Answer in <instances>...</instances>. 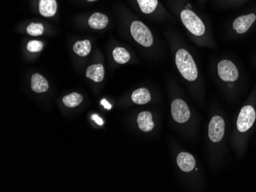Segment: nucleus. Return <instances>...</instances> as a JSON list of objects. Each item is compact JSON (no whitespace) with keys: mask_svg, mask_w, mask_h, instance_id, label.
I'll list each match as a JSON object with an SVG mask.
<instances>
[{"mask_svg":"<svg viewBox=\"0 0 256 192\" xmlns=\"http://www.w3.org/2000/svg\"><path fill=\"white\" fill-rule=\"evenodd\" d=\"M176 65L181 75L189 81H194L198 77V69L195 61L186 50L181 48L176 51Z\"/></svg>","mask_w":256,"mask_h":192,"instance_id":"f257e3e1","label":"nucleus"},{"mask_svg":"<svg viewBox=\"0 0 256 192\" xmlns=\"http://www.w3.org/2000/svg\"><path fill=\"white\" fill-rule=\"evenodd\" d=\"M180 18L182 24L192 35L199 37L205 34L206 27L204 21L192 10L189 8L182 10Z\"/></svg>","mask_w":256,"mask_h":192,"instance_id":"f03ea898","label":"nucleus"},{"mask_svg":"<svg viewBox=\"0 0 256 192\" xmlns=\"http://www.w3.org/2000/svg\"><path fill=\"white\" fill-rule=\"evenodd\" d=\"M130 33L135 41L142 46L150 47L154 42L153 35L149 28L140 21H134L130 25Z\"/></svg>","mask_w":256,"mask_h":192,"instance_id":"7ed1b4c3","label":"nucleus"},{"mask_svg":"<svg viewBox=\"0 0 256 192\" xmlns=\"http://www.w3.org/2000/svg\"><path fill=\"white\" fill-rule=\"evenodd\" d=\"M256 119V111L251 105L244 106L242 108L237 119V130L240 133H246L254 124Z\"/></svg>","mask_w":256,"mask_h":192,"instance_id":"20e7f679","label":"nucleus"},{"mask_svg":"<svg viewBox=\"0 0 256 192\" xmlns=\"http://www.w3.org/2000/svg\"><path fill=\"white\" fill-rule=\"evenodd\" d=\"M217 71L221 80L226 82H235L240 77L238 68L230 60L220 61L217 67Z\"/></svg>","mask_w":256,"mask_h":192,"instance_id":"39448f33","label":"nucleus"},{"mask_svg":"<svg viewBox=\"0 0 256 192\" xmlns=\"http://www.w3.org/2000/svg\"><path fill=\"white\" fill-rule=\"evenodd\" d=\"M225 121L220 116H215L211 119L208 124V137L214 143H218L224 138L225 133Z\"/></svg>","mask_w":256,"mask_h":192,"instance_id":"423d86ee","label":"nucleus"},{"mask_svg":"<svg viewBox=\"0 0 256 192\" xmlns=\"http://www.w3.org/2000/svg\"><path fill=\"white\" fill-rule=\"evenodd\" d=\"M171 113L174 120L180 123H186L190 117V111L188 104L180 99H176L172 101Z\"/></svg>","mask_w":256,"mask_h":192,"instance_id":"0eeeda50","label":"nucleus"},{"mask_svg":"<svg viewBox=\"0 0 256 192\" xmlns=\"http://www.w3.org/2000/svg\"><path fill=\"white\" fill-rule=\"evenodd\" d=\"M256 21V14L254 12L237 17L232 22V28L238 35H242L250 29Z\"/></svg>","mask_w":256,"mask_h":192,"instance_id":"6e6552de","label":"nucleus"},{"mask_svg":"<svg viewBox=\"0 0 256 192\" xmlns=\"http://www.w3.org/2000/svg\"><path fill=\"white\" fill-rule=\"evenodd\" d=\"M178 166L182 172L189 173L194 170L196 166V160L189 153H180L178 156Z\"/></svg>","mask_w":256,"mask_h":192,"instance_id":"1a4fd4ad","label":"nucleus"},{"mask_svg":"<svg viewBox=\"0 0 256 192\" xmlns=\"http://www.w3.org/2000/svg\"><path fill=\"white\" fill-rule=\"evenodd\" d=\"M152 114L148 111L142 112L138 115V123L140 130L143 132H150L154 127V123L152 120Z\"/></svg>","mask_w":256,"mask_h":192,"instance_id":"9d476101","label":"nucleus"},{"mask_svg":"<svg viewBox=\"0 0 256 192\" xmlns=\"http://www.w3.org/2000/svg\"><path fill=\"white\" fill-rule=\"evenodd\" d=\"M38 8L42 16L52 17L57 11V2L56 0H40Z\"/></svg>","mask_w":256,"mask_h":192,"instance_id":"9b49d317","label":"nucleus"},{"mask_svg":"<svg viewBox=\"0 0 256 192\" xmlns=\"http://www.w3.org/2000/svg\"><path fill=\"white\" fill-rule=\"evenodd\" d=\"M86 77L94 82H100L104 77V68L102 64H92L88 67Z\"/></svg>","mask_w":256,"mask_h":192,"instance_id":"f8f14e48","label":"nucleus"},{"mask_svg":"<svg viewBox=\"0 0 256 192\" xmlns=\"http://www.w3.org/2000/svg\"><path fill=\"white\" fill-rule=\"evenodd\" d=\"M108 21L107 15L100 12H96L92 14V16L89 18L88 25L94 29H103L107 26Z\"/></svg>","mask_w":256,"mask_h":192,"instance_id":"ddd939ff","label":"nucleus"},{"mask_svg":"<svg viewBox=\"0 0 256 192\" xmlns=\"http://www.w3.org/2000/svg\"><path fill=\"white\" fill-rule=\"evenodd\" d=\"M31 87L34 92L44 93L48 90V83L41 74H34L32 77Z\"/></svg>","mask_w":256,"mask_h":192,"instance_id":"4468645a","label":"nucleus"},{"mask_svg":"<svg viewBox=\"0 0 256 192\" xmlns=\"http://www.w3.org/2000/svg\"><path fill=\"white\" fill-rule=\"evenodd\" d=\"M132 99L135 104L143 105V104H148L150 101V94L148 89L142 87V88L138 89L134 91Z\"/></svg>","mask_w":256,"mask_h":192,"instance_id":"2eb2a0df","label":"nucleus"},{"mask_svg":"<svg viewBox=\"0 0 256 192\" xmlns=\"http://www.w3.org/2000/svg\"><path fill=\"white\" fill-rule=\"evenodd\" d=\"M74 53L80 57H86L88 55L92 50V44L88 40L78 41L74 44L73 47Z\"/></svg>","mask_w":256,"mask_h":192,"instance_id":"dca6fc26","label":"nucleus"},{"mask_svg":"<svg viewBox=\"0 0 256 192\" xmlns=\"http://www.w3.org/2000/svg\"><path fill=\"white\" fill-rule=\"evenodd\" d=\"M113 58L115 62L120 64H125L130 59V53L128 52L125 48L118 47L113 51Z\"/></svg>","mask_w":256,"mask_h":192,"instance_id":"f3484780","label":"nucleus"},{"mask_svg":"<svg viewBox=\"0 0 256 192\" xmlns=\"http://www.w3.org/2000/svg\"><path fill=\"white\" fill-rule=\"evenodd\" d=\"M140 8L145 14L154 12L158 5V0H136Z\"/></svg>","mask_w":256,"mask_h":192,"instance_id":"a211bd4d","label":"nucleus"},{"mask_svg":"<svg viewBox=\"0 0 256 192\" xmlns=\"http://www.w3.org/2000/svg\"><path fill=\"white\" fill-rule=\"evenodd\" d=\"M83 97L78 93H72L62 99L63 104L68 107H76L82 102Z\"/></svg>","mask_w":256,"mask_h":192,"instance_id":"6ab92c4d","label":"nucleus"},{"mask_svg":"<svg viewBox=\"0 0 256 192\" xmlns=\"http://www.w3.org/2000/svg\"><path fill=\"white\" fill-rule=\"evenodd\" d=\"M26 31L32 36H40L44 33V26L42 23H31L27 27Z\"/></svg>","mask_w":256,"mask_h":192,"instance_id":"aec40b11","label":"nucleus"},{"mask_svg":"<svg viewBox=\"0 0 256 192\" xmlns=\"http://www.w3.org/2000/svg\"><path fill=\"white\" fill-rule=\"evenodd\" d=\"M43 43L41 41H37V40H32L30 41L27 44V50L30 52H40L42 50Z\"/></svg>","mask_w":256,"mask_h":192,"instance_id":"412c9836","label":"nucleus"},{"mask_svg":"<svg viewBox=\"0 0 256 192\" xmlns=\"http://www.w3.org/2000/svg\"><path fill=\"white\" fill-rule=\"evenodd\" d=\"M92 120H94L97 124H98L99 126H103L104 122L103 120H102L100 117H99L97 114H93L92 116Z\"/></svg>","mask_w":256,"mask_h":192,"instance_id":"4be33fe9","label":"nucleus"},{"mask_svg":"<svg viewBox=\"0 0 256 192\" xmlns=\"http://www.w3.org/2000/svg\"><path fill=\"white\" fill-rule=\"evenodd\" d=\"M100 104H102V105H103L104 108L107 109V110H110V109H112V105L108 102L107 100H104V99H103V100L100 101Z\"/></svg>","mask_w":256,"mask_h":192,"instance_id":"5701e85b","label":"nucleus"},{"mask_svg":"<svg viewBox=\"0 0 256 192\" xmlns=\"http://www.w3.org/2000/svg\"><path fill=\"white\" fill-rule=\"evenodd\" d=\"M88 2H94V1H96V0H87Z\"/></svg>","mask_w":256,"mask_h":192,"instance_id":"b1692460","label":"nucleus"},{"mask_svg":"<svg viewBox=\"0 0 256 192\" xmlns=\"http://www.w3.org/2000/svg\"><path fill=\"white\" fill-rule=\"evenodd\" d=\"M236 1H245V0H236Z\"/></svg>","mask_w":256,"mask_h":192,"instance_id":"393cba45","label":"nucleus"}]
</instances>
